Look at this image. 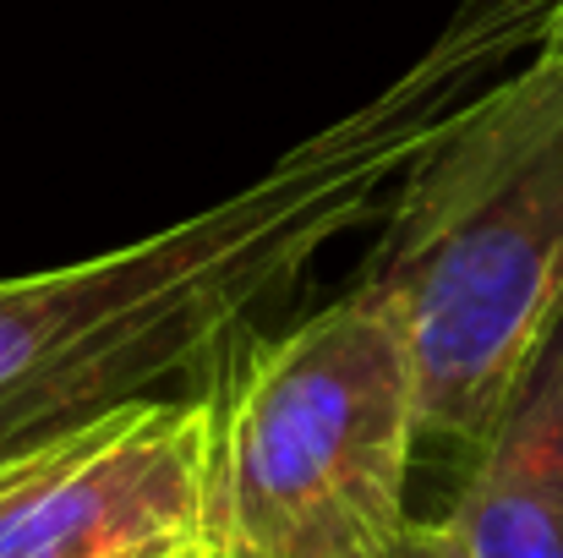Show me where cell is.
Returning a JSON list of instances; mask_svg holds the SVG:
<instances>
[{
  "instance_id": "1",
  "label": "cell",
  "mask_w": 563,
  "mask_h": 558,
  "mask_svg": "<svg viewBox=\"0 0 563 558\" xmlns=\"http://www.w3.org/2000/svg\"><path fill=\"white\" fill-rule=\"evenodd\" d=\"M553 11L559 0H460L399 77L224 203L115 252L0 280V460L115 405L202 389L476 94L542 50Z\"/></svg>"
},
{
  "instance_id": "2",
  "label": "cell",
  "mask_w": 563,
  "mask_h": 558,
  "mask_svg": "<svg viewBox=\"0 0 563 558\" xmlns=\"http://www.w3.org/2000/svg\"><path fill=\"white\" fill-rule=\"evenodd\" d=\"M416 351L421 444L471 449L563 313V50L476 94L394 186L362 274Z\"/></svg>"
},
{
  "instance_id": "3",
  "label": "cell",
  "mask_w": 563,
  "mask_h": 558,
  "mask_svg": "<svg viewBox=\"0 0 563 558\" xmlns=\"http://www.w3.org/2000/svg\"><path fill=\"white\" fill-rule=\"evenodd\" d=\"M208 394L213 558H356L410 521L416 351L367 280L290 329L246 335Z\"/></svg>"
},
{
  "instance_id": "4",
  "label": "cell",
  "mask_w": 563,
  "mask_h": 558,
  "mask_svg": "<svg viewBox=\"0 0 563 558\" xmlns=\"http://www.w3.org/2000/svg\"><path fill=\"white\" fill-rule=\"evenodd\" d=\"M213 394L115 405L0 460V558H213Z\"/></svg>"
},
{
  "instance_id": "5",
  "label": "cell",
  "mask_w": 563,
  "mask_h": 558,
  "mask_svg": "<svg viewBox=\"0 0 563 558\" xmlns=\"http://www.w3.org/2000/svg\"><path fill=\"white\" fill-rule=\"evenodd\" d=\"M443 521L465 558H563V313L471 449Z\"/></svg>"
},
{
  "instance_id": "6",
  "label": "cell",
  "mask_w": 563,
  "mask_h": 558,
  "mask_svg": "<svg viewBox=\"0 0 563 558\" xmlns=\"http://www.w3.org/2000/svg\"><path fill=\"white\" fill-rule=\"evenodd\" d=\"M356 558H465V548H460V537L449 532V521H405L388 543H377V548H367V554Z\"/></svg>"
},
{
  "instance_id": "7",
  "label": "cell",
  "mask_w": 563,
  "mask_h": 558,
  "mask_svg": "<svg viewBox=\"0 0 563 558\" xmlns=\"http://www.w3.org/2000/svg\"><path fill=\"white\" fill-rule=\"evenodd\" d=\"M548 39L563 50V0H559V11H553V28H548Z\"/></svg>"
}]
</instances>
